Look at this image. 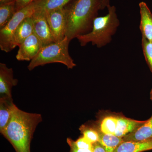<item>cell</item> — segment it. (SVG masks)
<instances>
[{
  "mask_svg": "<svg viewBox=\"0 0 152 152\" xmlns=\"http://www.w3.org/2000/svg\"><path fill=\"white\" fill-rule=\"evenodd\" d=\"M42 121L40 114L24 112L16 106L9 124L1 134L16 152H31L33 135Z\"/></svg>",
  "mask_w": 152,
  "mask_h": 152,
  "instance_id": "cell-1",
  "label": "cell"
},
{
  "mask_svg": "<svg viewBox=\"0 0 152 152\" xmlns=\"http://www.w3.org/2000/svg\"><path fill=\"white\" fill-rule=\"evenodd\" d=\"M101 5L102 0H72L65 6L66 37L71 41L90 32Z\"/></svg>",
  "mask_w": 152,
  "mask_h": 152,
  "instance_id": "cell-2",
  "label": "cell"
},
{
  "mask_svg": "<svg viewBox=\"0 0 152 152\" xmlns=\"http://www.w3.org/2000/svg\"><path fill=\"white\" fill-rule=\"evenodd\" d=\"M107 9L108 13L105 15L95 18L90 32L77 37L81 46H85L91 42L93 45L101 48L111 42L112 37L119 26L120 21L115 6L110 5Z\"/></svg>",
  "mask_w": 152,
  "mask_h": 152,
  "instance_id": "cell-3",
  "label": "cell"
},
{
  "mask_svg": "<svg viewBox=\"0 0 152 152\" xmlns=\"http://www.w3.org/2000/svg\"><path fill=\"white\" fill-rule=\"evenodd\" d=\"M70 42L65 37L62 40L43 47L39 53L30 61L28 66L29 70H32L39 66L56 63L64 65L68 69H72L76 64L69 53Z\"/></svg>",
  "mask_w": 152,
  "mask_h": 152,
  "instance_id": "cell-4",
  "label": "cell"
},
{
  "mask_svg": "<svg viewBox=\"0 0 152 152\" xmlns=\"http://www.w3.org/2000/svg\"><path fill=\"white\" fill-rule=\"evenodd\" d=\"M37 10L35 1L26 7L17 11L10 21L4 27L0 29V48L3 51L9 53L11 50V39L17 28L24 20L31 16Z\"/></svg>",
  "mask_w": 152,
  "mask_h": 152,
  "instance_id": "cell-5",
  "label": "cell"
},
{
  "mask_svg": "<svg viewBox=\"0 0 152 152\" xmlns=\"http://www.w3.org/2000/svg\"><path fill=\"white\" fill-rule=\"evenodd\" d=\"M46 12V16L55 42L66 37L67 21L64 7Z\"/></svg>",
  "mask_w": 152,
  "mask_h": 152,
  "instance_id": "cell-6",
  "label": "cell"
},
{
  "mask_svg": "<svg viewBox=\"0 0 152 152\" xmlns=\"http://www.w3.org/2000/svg\"><path fill=\"white\" fill-rule=\"evenodd\" d=\"M31 17L34 24V34L39 39L43 47L54 42L47 21L46 12L42 10H37Z\"/></svg>",
  "mask_w": 152,
  "mask_h": 152,
  "instance_id": "cell-7",
  "label": "cell"
},
{
  "mask_svg": "<svg viewBox=\"0 0 152 152\" xmlns=\"http://www.w3.org/2000/svg\"><path fill=\"white\" fill-rule=\"evenodd\" d=\"M42 47L39 39L33 34L19 46L16 58L19 61H31L39 53Z\"/></svg>",
  "mask_w": 152,
  "mask_h": 152,
  "instance_id": "cell-8",
  "label": "cell"
},
{
  "mask_svg": "<svg viewBox=\"0 0 152 152\" xmlns=\"http://www.w3.org/2000/svg\"><path fill=\"white\" fill-rule=\"evenodd\" d=\"M18 80L14 77L12 69L4 63H0V94L12 97L13 87L18 84Z\"/></svg>",
  "mask_w": 152,
  "mask_h": 152,
  "instance_id": "cell-9",
  "label": "cell"
},
{
  "mask_svg": "<svg viewBox=\"0 0 152 152\" xmlns=\"http://www.w3.org/2000/svg\"><path fill=\"white\" fill-rule=\"evenodd\" d=\"M31 16L25 18L14 32L11 41V50L16 47H19L27 38L34 34V24Z\"/></svg>",
  "mask_w": 152,
  "mask_h": 152,
  "instance_id": "cell-10",
  "label": "cell"
},
{
  "mask_svg": "<svg viewBox=\"0 0 152 152\" xmlns=\"http://www.w3.org/2000/svg\"><path fill=\"white\" fill-rule=\"evenodd\" d=\"M140 22V28L142 37L152 43V13L145 2L139 4Z\"/></svg>",
  "mask_w": 152,
  "mask_h": 152,
  "instance_id": "cell-11",
  "label": "cell"
},
{
  "mask_svg": "<svg viewBox=\"0 0 152 152\" xmlns=\"http://www.w3.org/2000/svg\"><path fill=\"white\" fill-rule=\"evenodd\" d=\"M12 98L1 96L0 98V132H4L9 124L16 107Z\"/></svg>",
  "mask_w": 152,
  "mask_h": 152,
  "instance_id": "cell-12",
  "label": "cell"
},
{
  "mask_svg": "<svg viewBox=\"0 0 152 152\" xmlns=\"http://www.w3.org/2000/svg\"><path fill=\"white\" fill-rule=\"evenodd\" d=\"M124 142L143 141L152 140V115L144 124L123 138Z\"/></svg>",
  "mask_w": 152,
  "mask_h": 152,
  "instance_id": "cell-13",
  "label": "cell"
},
{
  "mask_svg": "<svg viewBox=\"0 0 152 152\" xmlns=\"http://www.w3.org/2000/svg\"><path fill=\"white\" fill-rule=\"evenodd\" d=\"M145 121H137L124 117L118 116L116 129L115 135L123 138L138 129L144 124Z\"/></svg>",
  "mask_w": 152,
  "mask_h": 152,
  "instance_id": "cell-14",
  "label": "cell"
},
{
  "mask_svg": "<svg viewBox=\"0 0 152 152\" xmlns=\"http://www.w3.org/2000/svg\"><path fill=\"white\" fill-rule=\"evenodd\" d=\"M152 150V140L123 142L114 152H143Z\"/></svg>",
  "mask_w": 152,
  "mask_h": 152,
  "instance_id": "cell-15",
  "label": "cell"
},
{
  "mask_svg": "<svg viewBox=\"0 0 152 152\" xmlns=\"http://www.w3.org/2000/svg\"><path fill=\"white\" fill-rule=\"evenodd\" d=\"M72 0H36L37 10L48 12L64 7Z\"/></svg>",
  "mask_w": 152,
  "mask_h": 152,
  "instance_id": "cell-16",
  "label": "cell"
},
{
  "mask_svg": "<svg viewBox=\"0 0 152 152\" xmlns=\"http://www.w3.org/2000/svg\"><path fill=\"white\" fill-rule=\"evenodd\" d=\"M99 142L105 147L107 152H114L119 145L124 142L123 138L115 135L104 134L99 131Z\"/></svg>",
  "mask_w": 152,
  "mask_h": 152,
  "instance_id": "cell-17",
  "label": "cell"
},
{
  "mask_svg": "<svg viewBox=\"0 0 152 152\" xmlns=\"http://www.w3.org/2000/svg\"><path fill=\"white\" fill-rule=\"evenodd\" d=\"M16 12L15 2L0 4V29L5 26Z\"/></svg>",
  "mask_w": 152,
  "mask_h": 152,
  "instance_id": "cell-18",
  "label": "cell"
},
{
  "mask_svg": "<svg viewBox=\"0 0 152 152\" xmlns=\"http://www.w3.org/2000/svg\"><path fill=\"white\" fill-rule=\"evenodd\" d=\"M118 116H107L103 119L100 125V131L108 134L115 135L116 129Z\"/></svg>",
  "mask_w": 152,
  "mask_h": 152,
  "instance_id": "cell-19",
  "label": "cell"
},
{
  "mask_svg": "<svg viewBox=\"0 0 152 152\" xmlns=\"http://www.w3.org/2000/svg\"><path fill=\"white\" fill-rule=\"evenodd\" d=\"M142 46L145 59L152 73V43L142 37Z\"/></svg>",
  "mask_w": 152,
  "mask_h": 152,
  "instance_id": "cell-20",
  "label": "cell"
},
{
  "mask_svg": "<svg viewBox=\"0 0 152 152\" xmlns=\"http://www.w3.org/2000/svg\"><path fill=\"white\" fill-rule=\"evenodd\" d=\"M81 132L83 133V137L87 139L92 144H94L99 141V132L90 128H82Z\"/></svg>",
  "mask_w": 152,
  "mask_h": 152,
  "instance_id": "cell-21",
  "label": "cell"
},
{
  "mask_svg": "<svg viewBox=\"0 0 152 152\" xmlns=\"http://www.w3.org/2000/svg\"><path fill=\"white\" fill-rule=\"evenodd\" d=\"M75 146L82 149H92L93 144L90 142L84 137H82L76 141L72 140Z\"/></svg>",
  "mask_w": 152,
  "mask_h": 152,
  "instance_id": "cell-22",
  "label": "cell"
},
{
  "mask_svg": "<svg viewBox=\"0 0 152 152\" xmlns=\"http://www.w3.org/2000/svg\"><path fill=\"white\" fill-rule=\"evenodd\" d=\"M36 0H15L16 12L29 5Z\"/></svg>",
  "mask_w": 152,
  "mask_h": 152,
  "instance_id": "cell-23",
  "label": "cell"
},
{
  "mask_svg": "<svg viewBox=\"0 0 152 152\" xmlns=\"http://www.w3.org/2000/svg\"><path fill=\"white\" fill-rule=\"evenodd\" d=\"M73 140L70 138L67 139V142L70 148L69 152H93L92 149H82L78 148L75 146L72 141Z\"/></svg>",
  "mask_w": 152,
  "mask_h": 152,
  "instance_id": "cell-24",
  "label": "cell"
},
{
  "mask_svg": "<svg viewBox=\"0 0 152 152\" xmlns=\"http://www.w3.org/2000/svg\"><path fill=\"white\" fill-rule=\"evenodd\" d=\"M93 152H107L106 148L99 142L93 144Z\"/></svg>",
  "mask_w": 152,
  "mask_h": 152,
  "instance_id": "cell-25",
  "label": "cell"
},
{
  "mask_svg": "<svg viewBox=\"0 0 152 152\" xmlns=\"http://www.w3.org/2000/svg\"><path fill=\"white\" fill-rule=\"evenodd\" d=\"M110 0H102L101 10H104L105 8L107 9L110 6Z\"/></svg>",
  "mask_w": 152,
  "mask_h": 152,
  "instance_id": "cell-26",
  "label": "cell"
},
{
  "mask_svg": "<svg viewBox=\"0 0 152 152\" xmlns=\"http://www.w3.org/2000/svg\"><path fill=\"white\" fill-rule=\"evenodd\" d=\"M13 2H15V0H0V4Z\"/></svg>",
  "mask_w": 152,
  "mask_h": 152,
  "instance_id": "cell-27",
  "label": "cell"
},
{
  "mask_svg": "<svg viewBox=\"0 0 152 152\" xmlns=\"http://www.w3.org/2000/svg\"><path fill=\"white\" fill-rule=\"evenodd\" d=\"M151 99L152 101V88L151 89Z\"/></svg>",
  "mask_w": 152,
  "mask_h": 152,
  "instance_id": "cell-28",
  "label": "cell"
}]
</instances>
